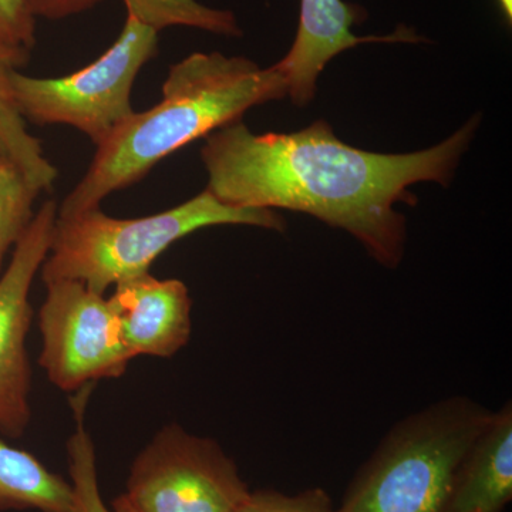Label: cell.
Returning a JSON list of instances; mask_svg holds the SVG:
<instances>
[{
  "label": "cell",
  "instance_id": "obj_1",
  "mask_svg": "<svg viewBox=\"0 0 512 512\" xmlns=\"http://www.w3.org/2000/svg\"><path fill=\"white\" fill-rule=\"evenodd\" d=\"M478 123L473 117L427 150L380 154L343 143L325 120L289 134H254L241 120L205 137L200 154L207 190L224 204L312 215L349 232L377 264L394 269L407 239L406 218L394 205H417L410 185L447 187Z\"/></svg>",
  "mask_w": 512,
  "mask_h": 512
},
{
  "label": "cell",
  "instance_id": "obj_2",
  "mask_svg": "<svg viewBox=\"0 0 512 512\" xmlns=\"http://www.w3.org/2000/svg\"><path fill=\"white\" fill-rule=\"evenodd\" d=\"M285 96L288 86L275 66L262 69L247 57L220 52L192 53L170 67L156 106L136 111L96 147L82 180L57 205V217L100 208L113 192L137 184L192 141Z\"/></svg>",
  "mask_w": 512,
  "mask_h": 512
},
{
  "label": "cell",
  "instance_id": "obj_3",
  "mask_svg": "<svg viewBox=\"0 0 512 512\" xmlns=\"http://www.w3.org/2000/svg\"><path fill=\"white\" fill-rule=\"evenodd\" d=\"M220 225L286 229L275 210L231 207L207 188L177 207L147 217L114 218L94 208L57 217L52 245L40 269L42 281L82 282L90 291L106 295L111 286L150 274L158 256L175 242Z\"/></svg>",
  "mask_w": 512,
  "mask_h": 512
},
{
  "label": "cell",
  "instance_id": "obj_4",
  "mask_svg": "<svg viewBox=\"0 0 512 512\" xmlns=\"http://www.w3.org/2000/svg\"><path fill=\"white\" fill-rule=\"evenodd\" d=\"M493 413L470 397L451 396L397 421L336 512H441L458 467Z\"/></svg>",
  "mask_w": 512,
  "mask_h": 512
},
{
  "label": "cell",
  "instance_id": "obj_5",
  "mask_svg": "<svg viewBox=\"0 0 512 512\" xmlns=\"http://www.w3.org/2000/svg\"><path fill=\"white\" fill-rule=\"evenodd\" d=\"M158 52V33L127 16L116 42L89 66L62 77L10 76L20 116L36 126H69L99 147L136 110L138 74Z\"/></svg>",
  "mask_w": 512,
  "mask_h": 512
},
{
  "label": "cell",
  "instance_id": "obj_6",
  "mask_svg": "<svg viewBox=\"0 0 512 512\" xmlns=\"http://www.w3.org/2000/svg\"><path fill=\"white\" fill-rule=\"evenodd\" d=\"M248 494L224 448L177 423L163 427L140 451L124 493L137 512H235Z\"/></svg>",
  "mask_w": 512,
  "mask_h": 512
},
{
  "label": "cell",
  "instance_id": "obj_7",
  "mask_svg": "<svg viewBox=\"0 0 512 512\" xmlns=\"http://www.w3.org/2000/svg\"><path fill=\"white\" fill-rule=\"evenodd\" d=\"M39 312L40 366L63 392H79L101 379H117L134 359L124 345L110 299L82 282L53 281Z\"/></svg>",
  "mask_w": 512,
  "mask_h": 512
},
{
  "label": "cell",
  "instance_id": "obj_8",
  "mask_svg": "<svg viewBox=\"0 0 512 512\" xmlns=\"http://www.w3.org/2000/svg\"><path fill=\"white\" fill-rule=\"evenodd\" d=\"M56 220V202H43L0 276V434L8 439H20L32 420L30 289L49 254Z\"/></svg>",
  "mask_w": 512,
  "mask_h": 512
},
{
  "label": "cell",
  "instance_id": "obj_9",
  "mask_svg": "<svg viewBox=\"0 0 512 512\" xmlns=\"http://www.w3.org/2000/svg\"><path fill=\"white\" fill-rule=\"evenodd\" d=\"M365 18V10L343 0H301L295 42L288 55L274 64L284 77L288 94L296 106H306L315 99L319 74L339 53L365 43H419L423 40L404 26L387 36L353 35L352 26Z\"/></svg>",
  "mask_w": 512,
  "mask_h": 512
},
{
  "label": "cell",
  "instance_id": "obj_10",
  "mask_svg": "<svg viewBox=\"0 0 512 512\" xmlns=\"http://www.w3.org/2000/svg\"><path fill=\"white\" fill-rule=\"evenodd\" d=\"M109 299L131 356L173 357L190 342L192 299L180 279L137 276L114 286Z\"/></svg>",
  "mask_w": 512,
  "mask_h": 512
},
{
  "label": "cell",
  "instance_id": "obj_11",
  "mask_svg": "<svg viewBox=\"0 0 512 512\" xmlns=\"http://www.w3.org/2000/svg\"><path fill=\"white\" fill-rule=\"evenodd\" d=\"M512 500V406L490 423L458 467L441 512H504Z\"/></svg>",
  "mask_w": 512,
  "mask_h": 512
},
{
  "label": "cell",
  "instance_id": "obj_12",
  "mask_svg": "<svg viewBox=\"0 0 512 512\" xmlns=\"http://www.w3.org/2000/svg\"><path fill=\"white\" fill-rule=\"evenodd\" d=\"M77 512L72 484L0 439V511Z\"/></svg>",
  "mask_w": 512,
  "mask_h": 512
},
{
  "label": "cell",
  "instance_id": "obj_13",
  "mask_svg": "<svg viewBox=\"0 0 512 512\" xmlns=\"http://www.w3.org/2000/svg\"><path fill=\"white\" fill-rule=\"evenodd\" d=\"M13 70L15 67L0 56V156L18 165L40 191H50L59 170L45 156L39 138L32 136L28 123L20 116L10 84Z\"/></svg>",
  "mask_w": 512,
  "mask_h": 512
},
{
  "label": "cell",
  "instance_id": "obj_14",
  "mask_svg": "<svg viewBox=\"0 0 512 512\" xmlns=\"http://www.w3.org/2000/svg\"><path fill=\"white\" fill-rule=\"evenodd\" d=\"M127 16L156 30L185 26L221 36H241L237 18L229 10L208 8L197 0H123Z\"/></svg>",
  "mask_w": 512,
  "mask_h": 512
},
{
  "label": "cell",
  "instance_id": "obj_15",
  "mask_svg": "<svg viewBox=\"0 0 512 512\" xmlns=\"http://www.w3.org/2000/svg\"><path fill=\"white\" fill-rule=\"evenodd\" d=\"M42 191L8 158L0 156V272L6 256L35 218Z\"/></svg>",
  "mask_w": 512,
  "mask_h": 512
},
{
  "label": "cell",
  "instance_id": "obj_16",
  "mask_svg": "<svg viewBox=\"0 0 512 512\" xmlns=\"http://www.w3.org/2000/svg\"><path fill=\"white\" fill-rule=\"evenodd\" d=\"M92 387L80 389L74 397L73 409L76 413L77 427L69 443V470L72 477L77 512H113L106 507L101 498L99 478H97L96 451L94 444L84 427V410Z\"/></svg>",
  "mask_w": 512,
  "mask_h": 512
},
{
  "label": "cell",
  "instance_id": "obj_17",
  "mask_svg": "<svg viewBox=\"0 0 512 512\" xmlns=\"http://www.w3.org/2000/svg\"><path fill=\"white\" fill-rule=\"evenodd\" d=\"M36 45V18L26 0H0V56L15 67L25 66Z\"/></svg>",
  "mask_w": 512,
  "mask_h": 512
},
{
  "label": "cell",
  "instance_id": "obj_18",
  "mask_svg": "<svg viewBox=\"0 0 512 512\" xmlns=\"http://www.w3.org/2000/svg\"><path fill=\"white\" fill-rule=\"evenodd\" d=\"M235 512H336L329 494L315 487L298 494L275 490L249 491Z\"/></svg>",
  "mask_w": 512,
  "mask_h": 512
},
{
  "label": "cell",
  "instance_id": "obj_19",
  "mask_svg": "<svg viewBox=\"0 0 512 512\" xmlns=\"http://www.w3.org/2000/svg\"><path fill=\"white\" fill-rule=\"evenodd\" d=\"M35 18L62 20L99 5L101 0H26Z\"/></svg>",
  "mask_w": 512,
  "mask_h": 512
},
{
  "label": "cell",
  "instance_id": "obj_20",
  "mask_svg": "<svg viewBox=\"0 0 512 512\" xmlns=\"http://www.w3.org/2000/svg\"><path fill=\"white\" fill-rule=\"evenodd\" d=\"M111 511L113 512H137L134 510L133 505L128 503L126 495H120L119 498L113 501V505H111Z\"/></svg>",
  "mask_w": 512,
  "mask_h": 512
},
{
  "label": "cell",
  "instance_id": "obj_21",
  "mask_svg": "<svg viewBox=\"0 0 512 512\" xmlns=\"http://www.w3.org/2000/svg\"><path fill=\"white\" fill-rule=\"evenodd\" d=\"M500 3L501 9H503L505 18L508 19V22H511L512 19V0H498Z\"/></svg>",
  "mask_w": 512,
  "mask_h": 512
}]
</instances>
